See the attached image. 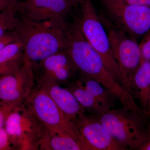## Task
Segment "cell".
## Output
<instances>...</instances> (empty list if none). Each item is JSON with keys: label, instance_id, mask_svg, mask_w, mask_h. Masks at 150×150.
I'll return each mask as SVG.
<instances>
[{"label": "cell", "instance_id": "cell-1", "mask_svg": "<svg viewBox=\"0 0 150 150\" xmlns=\"http://www.w3.org/2000/svg\"><path fill=\"white\" fill-rule=\"evenodd\" d=\"M23 16L17 18L15 31L24 51V62L33 67L49 56L66 50L64 27Z\"/></svg>", "mask_w": 150, "mask_h": 150}, {"label": "cell", "instance_id": "cell-2", "mask_svg": "<svg viewBox=\"0 0 150 150\" xmlns=\"http://www.w3.org/2000/svg\"><path fill=\"white\" fill-rule=\"evenodd\" d=\"M64 29L67 37L66 51L80 74L93 79L121 99L126 91L108 71L100 56L86 39L80 28L79 18L72 23L68 22Z\"/></svg>", "mask_w": 150, "mask_h": 150}, {"label": "cell", "instance_id": "cell-3", "mask_svg": "<svg viewBox=\"0 0 150 150\" xmlns=\"http://www.w3.org/2000/svg\"><path fill=\"white\" fill-rule=\"evenodd\" d=\"M121 101L123 108L111 109L96 116L109 134L126 149H136L150 136V126L146 124V117L132 95L127 93Z\"/></svg>", "mask_w": 150, "mask_h": 150}, {"label": "cell", "instance_id": "cell-4", "mask_svg": "<svg viewBox=\"0 0 150 150\" xmlns=\"http://www.w3.org/2000/svg\"><path fill=\"white\" fill-rule=\"evenodd\" d=\"M102 16L134 40L150 32V7L135 5L122 0H96Z\"/></svg>", "mask_w": 150, "mask_h": 150}, {"label": "cell", "instance_id": "cell-5", "mask_svg": "<svg viewBox=\"0 0 150 150\" xmlns=\"http://www.w3.org/2000/svg\"><path fill=\"white\" fill-rule=\"evenodd\" d=\"M79 24L82 32L102 59L108 71L124 88L118 64L112 54L108 35L92 0H80Z\"/></svg>", "mask_w": 150, "mask_h": 150}, {"label": "cell", "instance_id": "cell-6", "mask_svg": "<svg viewBox=\"0 0 150 150\" xmlns=\"http://www.w3.org/2000/svg\"><path fill=\"white\" fill-rule=\"evenodd\" d=\"M33 88L25 100V104L45 129L71 136L90 150H94L82 137L74 122L62 112L49 95L39 88Z\"/></svg>", "mask_w": 150, "mask_h": 150}, {"label": "cell", "instance_id": "cell-7", "mask_svg": "<svg viewBox=\"0 0 150 150\" xmlns=\"http://www.w3.org/2000/svg\"><path fill=\"white\" fill-rule=\"evenodd\" d=\"M98 14L107 31L111 51L118 64L124 88L130 93L129 86L131 79L142 61L139 44L123 30L115 27Z\"/></svg>", "mask_w": 150, "mask_h": 150}, {"label": "cell", "instance_id": "cell-8", "mask_svg": "<svg viewBox=\"0 0 150 150\" xmlns=\"http://www.w3.org/2000/svg\"><path fill=\"white\" fill-rule=\"evenodd\" d=\"M5 130L12 144L22 149H29L39 142L45 132V127L26 105H17L6 119Z\"/></svg>", "mask_w": 150, "mask_h": 150}, {"label": "cell", "instance_id": "cell-9", "mask_svg": "<svg viewBox=\"0 0 150 150\" xmlns=\"http://www.w3.org/2000/svg\"><path fill=\"white\" fill-rule=\"evenodd\" d=\"M32 67L37 83L68 86L80 75L78 67L66 50L49 56Z\"/></svg>", "mask_w": 150, "mask_h": 150}, {"label": "cell", "instance_id": "cell-10", "mask_svg": "<svg viewBox=\"0 0 150 150\" xmlns=\"http://www.w3.org/2000/svg\"><path fill=\"white\" fill-rule=\"evenodd\" d=\"M74 7L68 0H25L19 2L17 11L30 19L64 27Z\"/></svg>", "mask_w": 150, "mask_h": 150}, {"label": "cell", "instance_id": "cell-11", "mask_svg": "<svg viewBox=\"0 0 150 150\" xmlns=\"http://www.w3.org/2000/svg\"><path fill=\"white\" fill-rule=\"evenodd\" d=\"M35 81L32 66L24 62L17 69L0 76V101L20 104L29 95Z\"/></svg>", "mask_w": 150, "mask_h": 150}, {"label": "cell", "instance_id": "cell-12", "mask_svg": "<svg viewBox=\"0 0 150 150\" xmlns=\"http://www.w3.org/2000/svg\"><path fill=\"white\" fill-rule=\"evenodd\" d=\"M74 123L82 137L95 150L126 149L109 134L96 115L82 112Z\"/></svg>", "mask_w": 150, "mask_h": 150}, {"label": "cell", "instance_id": "cell-13", "mask_svg": "<svg viewBox=\"0 0 150 150\" xmlns=\"http://www.w3.org/2000/svg\"><path fill=\"white\" fill-rule=\"evenodd\" d=\"M38 87L47 93L58 107L74 122L79 115L85 110L69 90L58 84L37 83Z\"/></svg>", "mask_w": 150, "mask_h": 150}, {"label": "cell", "instance_id": "cell-14", "mask_svg": "<svg viewBox=\"0 0 150 150\" xmlns=\"http://www.w3.org/2000/svg\"><path fill=\"white\" fill-rule=\"evenodd\" d=\"M130 93H134L139 102L143 113L146 110L150 91V61L142 60L131 79Z\"/></svg>", "mask_w": 150, "mask_h": 150}, {"label": "cell", "instance_id": "cell-15", "mask_svg": "<svg viewBox=\"0 0 150 150\" xmlns=\"http://www.w3.org/2000/svg\"><path fill=\"white\" fill-rule=\"evenodd\" d=\"M38 147L43 149L90 150L74 137L61 132L50 131L46 129Z\"/></svg>", "mask_w": 150, "mask_h": 150}, {"label": "cell", "instance_id": "cell-16", "mask_svg": "<svg viewBox=\"0 0 150 150\" xmlns=\"http://www.w3.org/2000/svg\"><path fill=\"white\" fill-rule=\"evenodd\" d=\"M78 79L106 112L112 109L114 98H117L114 94L98 82L86 75L80 74Z\"/></svg>", "mask_w": 150, "mask_h": 150}, {"label": "cell", "instance_id": "cell-17", "mask_svg": "<svg viewBox=\"0 0 150 150\" xmlns=\"http://www.w3.org/2000/svg\"><path fill=\"white\" fill-rule=\"evenodd\" d=\"M68 86L67 88L72 93L85 110H89L96 116L106 112L78 79Z\"/></svg>", "mask_w": 150, "mask_h": 150}, {"label": "cell", "instance_id": "cell-18", "mask_svg": "<svg viewBox=\"0 0 150 150\" xmlns=\"http://www.w3.org/2000/svg\"><path fill=\"white\" fill-rule=\"evenodd\" d=\"M24 63V51L20 40L8 43L0 50V65Z\"/></svg>", "mask_w": 150, "mask_h": 150}, {"label": "cell", "instance_id": "cell-19", "mask_svg": "<svg viewBox=\"0 0 150 150\" xmlns=\"http://www.w3.org/2000/svg\"><path fill=\"white\" fill-rule=\"evenodd\" d=\"M16 11L12 8L0 11V37L15 30L17 18L14 13Z\"/></svg>", "mask_w": 150, "mask_h": 150}, {"label": "cell", "instance_id": "cell-20", "mask_svg": "<svg viewBox=\"0 0 150 150\" xmlns=\"http://www.w3.org/2000/svg\"><path fill=\"white\" fill-rule=\"evenodd\" d=\"M139 45L142 60L150 61V32L142 38Z\"/></svg>", "mask_w": 150, "mask_h": 150}, {"label": "cell", "instance_id": "cell-21", "mask_svg": "<svg viewBox=\"0 0 150 150\" xmlns=\"http://www.w3.org/2000/svg\"><path fill=\"white\" fill-rule=\"evenodd\" d=\"M16 105L0 101V128H3L8 116Z\"/></svg>", "mask_w": 150, "mask_h": 150}, {"label": "cell", "instance_id": "cell-22", "mask_svg": "<svg viewBox=\"0 0 150 150\" xmlns=\"http://www.w3.org/2000/svg\"><path fill=\"white\" fill-rule=\"evenodd\" d=\"M11 142L5 129L0 128V150L9 149Z\"/></svg>", "mask_w": 150, "mask_h": 150}, {"label": "cell", "instance_id": "cell-23", "mask_svg": "<svg viewBox=\"0 0 150 150\" xmlns=\"http://www.w3.org/2000/svg\"><path fill=\"white\" fill-rule=\"evenodd\" d=\"M19 40L15 31L8 33L5 35L0 37V50L8 43Z\"/></svg>", "mask_w": 150, "mask_h": 150}, {"label": "cell", "instance_id": "cell-24", "mask_svg": "<svg viewBox=\"0 0 150 150\" xmlns=\"http://www.w3.org/2000/svg\"><path fill=\"white\" fill-rule=\"evenodd\" d=\"M22 65V64L20 63H12L7 64L0 65V76L5 74L17 69Z\"/></svg>", "mask_w": 150, "mask_h": 150}, {"label": "cell", "instance_id": "cell-25", "mask_svg": "<svg viewBox=\"0 0 150 150\" xmlns=\"http://www.w3.org/2000/svg\"><path fill=\"white\" fill-rule=\"evenodd\" d=\"M18 3L17 0H0V11L10 8L17 10Z\"/></svg>", "mask_w": 150, "mask_h": 150}, {"label": "cell", "instance_id": "cell-26", "mask_svg": "<svg viewBox=\"0 0 150 150\" xmlns=\"http://www.w3.org/2000/svg\"><path fill=\"white\" fill-rule=\"evenodd\" d=\"M122 1L130 4L150 7V0H122Z\"/></svg>", "mask_w": 150, "mask_h": 150}, {"label": "cell", "instance_id": "cell-27", "mask_svg": "<svg viewBox=\"0 0 150 150\" xmlns=\"http://www.w3.org/2000/svg\"><path fill=\"white\" fill-rule=\"evenodd\" d=\"M136 149L150 150V136L146 138L136 148Z\"/></svg>", "mask_w": 150, "mask_h": 150}, {"label": "cell", "instance_id": "cell-28", "mask_svg": "<svg viewBox=\"0 0 150 150\" xmlns=\"http://www.w3.org/2000/svg\"><path fill=\"white\" fill-rule=\"evenodd\" d=\"M144 114L146 118H149L150 120V91L147 108L146 111L144 112Z\"/></svg>", "mask_w": 150, "mask_h": 150}, {"label": "cell", "instance_id": "cell-29", "mask_svg": "<svg viewBox=\"0 0 150 150\" xmlns=\"http://www.w3.org/2000/svg\"><path fill=\"white\" fill-rule=\"evenodd\" d=\"M68 1H69L74 6H76L79 5V2L80 0H68Z\"/></svg>", "mask_w": 150, "mask_h": 150}, {"label": "cell", "instance_id": "cell-30", "mask_svg": "<svg viewBox=\"0 0 150 150\" xmlns=\"http://www.w3.org/2000/svg\"><path fill=\"white\" fill-rule=\"evenodd\" d=\"M17 1H18L19 2H21L23 1H25V0H17Z\"/></svg>", "mask_w": 150, "mask_h": 150}]
</instances>
